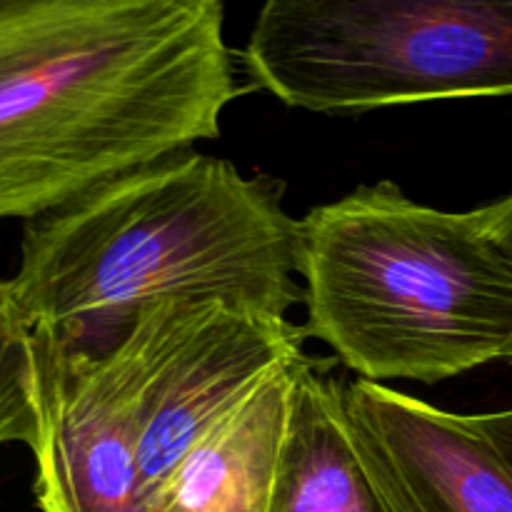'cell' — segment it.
I'll return each mask as SVG.
<instances>
[{
	"instance_id": "cell-8",
	"label": "cell",
	"mask_w": 512,
	"mask_h": 512,
	"mask_svg": "<svg viewBox=\"0 0 512 512\" xmlns=\"http://www.w3.org/2000/svg\"><path fill=\"white\" fill-rule=\"evenodd\" d=\"M345 385L310 358L298 368L268 512H403Z\"/></svg>"
},
{
	"instance_id": "cell-7",
	"label": "cell",
	"mask_w": 512,
	"mask_h": 512,
	"mask_svg": "<svg viewBox=\"0 0 512 512\" xmlns=\"http://www.w3.org/2000/svg\"><path fill=\"white\" fill-rule=\"evenodd\" d=\"M348 408L420 512H512V470L473 415L353 380Z\"/></svg>"
},
{
	"instance_id": "cell-4",
	"label": "cell",
	"mask_w": 512,
	"mask_h": 512,
	"mask_svg": "<svg viewBox=\"0 0 512 512\" xmlns=\"http://www.w3.org/2000/svg\"><path fill=\"white\" fill-rule=\"evenodd\" d=\"M243 58L310 113L512 95V0H270Z\"/></svg>"
},
{
	"instance_id": "cell-11",
	"label": "cell",
	"mask_w": 512,
	"mask_h": 512,
	"mask_svg": "<svg viewBox=\"0 0 512 512\" xmlns=\"http://www.w3.org/2000/svg\"><path fill=\"white\" fill-rule=\"evenodd\" d=\"M478 215L485 233H488L490 240L495 243V248H498L500 255L512 265V195L498 200V203L485 205V208H478Z\"/></svg>"
},
{
	"instance_id": "cell-1",
	"label": "cell",
	"mask_w": 512,
	"mask_h": 512,
	"mask_svg": "<svg viewBox=\"0 0 512 512\" xmlns=\"http://www.w3.org/2000/svg\"><path fill=\"white\" fill-rule=\"evenodd\" d=\"M218 0H0V220H30L220 135Z\"/></svg>"
},
{
	"instance_id": "cell-6",
	"label": "cell",
	"mask_w": 512,
	"mask_h": 512,
	"mask_svg": "<svg viewBox=\"0 0 512 512\" xmlns=\"http://www.w3.org/2000/svg\"><path fill=\"white\" fill-rule=\"evenodd\" d=\"M40 512H143L140 433L128 370L113 345L70 348L35 333Z\"/></svg>"
},
{
	"instance_id": "cell-5",
	"label": "cell",
	"mask_w": 512,
	"mask_h": 512,
	"mask_svg": "<svg viewBox=\"0 0 512 512\" xmlns=\"http://www.w3.org/2000/svg\"><path fill=\"white\" fill-rule=\"evenodd\" d=\"M305 338L288 318L238 300L170 298L95 345H113L128 370L143 498L270 373L303 360Z\"/></svg>"
},
{
	"instance_id": "cell-3",
	"label": "cell",
	"mask_w": 512,
	"mask_h": 512,
	"mask_svg": "<svg viewBox=\"0 0 512 512\" xmlns=\"http://www.w3.org/2000/svg\"><path fill=\"white\" fill-rule=\"evenodd\" d=\"M300 278L305 335L360 380L435 385L512 358V265L478 210L363 185L300 220Z\"/></svg>"
},
{
	"instance_id": "cell-9",
	"label": "cell",
	"mask_w": 512,
	"mask_h": 512,
	"mask_svg": "<svg viewBox=\"0 0 512 512\" xmlns=\"http://www.w3.org/2000/svg\"><path fill=\"white\" fill-rule=\"evenodd\" d=\"M305 360L270 373L205 433L148 495L143 512H268L295 375Z\"/></svg>"
},
{
	"instance_id": "cell-12",
	"label": "cell",
	"mask_w": 512,
	"mask_h": 512,
	"mask_svg": "<svg viewBox=\"0 0 512 512\" xmlns=\"http://www.w3.org/2000/svg\"><path fill=\"white\" fill-rule=\"evenodd\" d=\"M360 430H363V428H360ZM363 435H365V433H363ZM365 438H368V435H365ZM368 443H370V440H368ZM370 448H373V443H370ZM373 453H375V458H378L380 468H383V475H385V480H388V485H390V490H393L395 500H398L400 510H403V512H420L418 508H415V503H413V500H410V498H408V493H405V490H403V488H400V483H398V480H395L393 470H390V468H388V465H385V460H383V458H380V455H378V450H375V448H373Z\"/></svg>"
},
{
	"instance_id": "cell-2",
	"label": "cell",
	"mask_w": 512,
	"mask_h": 512,
	"mask_svg": "<svg viewBox=\"0 0 512 512\" xmlns=\"http://www.w3.org/2000/svg\"><path fill=\"white\" fill-rule=\"evenodd\" d=\"M298 278L300 220L273 185L188 150L25 223L10 285L35 333L95 348L170 298L288 318L303 303Z\"/></svg>"
},
{
	"instance_id": "cell-10",
	"label": "cell",
	"mask_w": 512,
	"mask_h": 512,
	"mask_svg": "<svg viewBox=\"0 0 512 512\" xmlns=\"http://www.w3.org/2000/svg\"><path fill=\"white\" fill-rule=\"evenodd\" d=\"M40 433V360L35 330L10 280H0V445L30 450Z\"/></svg>"
}]
</instances>
